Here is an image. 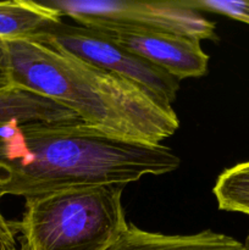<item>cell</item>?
I'll use <instances>...</instances> for the list:
<instances>
[{"label": "cell", "instance_id": "cell-15", "mask_svg": "<svg viewBox=\"0 0 249 250\" xmlns=\"http://www.w3.org/2000/svg\"><path fill=\"white\" fill-rule=\"evenodd\" d=\"M244 246H246L247 250H249V234H248V237H247L246 242H244Z\"/></svg>", "mask_w": 249, "mask_h": 250}, {"label": "cell", "instance_id": "cell-5", "mask_svg": "<svg viewBox=\"0 0 249 250\" xmlns=\"http://www.w3.org/2000/svg\"><path fill=\"white\" fill-rule=\"evenodd\" d=\"M33 42L131 81L166 109H173L180 81L122 48L98 29L60 22Z\"/></svg>", "mask_w": 249, "mask_h": 250}, {"label": "cell", "instance_id": "cell-4", "mask_svg": "<svg viewBox=\"0 0 249 250\" xmlns=\"http://www.w3.org/2000/svg\"><path fill=\"white\" fill-rule=\"evenodd\" d=\"M59 16L99 31L163 32L198 39H216V24L178 1L45 0Z\"/></svg>", "mask_w": 249, "mask_h": 250}, {"label": "cell", "instance_id": "cell-2", "mask_svg": "<svg viewBox=\"0 0 249 250\" xmlns=\"http://www.w3.org/2000/svg\"><path fill=\"white\" fill-rule=\"evenodd\" d=\"M5 43L12 85L59 103L110 136L158 146L180 126L175 110L131 81L38 42Z\"/></svg>", "mask_w": 249, "mask_h": 250}, {"label": "cell", "instance_id": "cell-6", "mask_svg": "<svg viewBox=\"0 0 249 250\" xmlns=\"http://www.w3.org/2000/svg\"><path fill=\"white\" fill-rule=\"evenodd\" d=\"M99 31V29H98ZM116 44L173 76L178 81L205 76L209 55L200 39L163 32L100 31Z\"/></svg>", "mask_w": 249, "mask_h": 250}, {"label": "cell", "instance_id": "cell-13", "mask_svg": "<svg viewBox=\"0 0 249 250\" xmlns=\"http://www.w3.org/2000/svg\"><path fill=\"white\" fill-rule=\"evenodd\" d=\"M0 250H34L24 237L16 234L15 239H5L0 237Z\"/></svg>", "mask_w": 249, "mask_h": 250}, {"label": "cell", "instance_id": "cell-7", "mask_svg": "<svg viewBox=\"0 0 249 250\" xmlns=\"http://www.w3.org/2000/svg\"><path fill=\"white\" fill-rule=\"evenodd\" d=\"M107 250H247L244 243L210 229L195 234H161L128 225Z\"/></svg>", "mask_w": 249, "mask_h": 250}, {"label": "cell", "instance_id": "cell-9", "mask_svg": "<svg viewBox=\"0 0 249 250\" xmlns=\"http://www.w3.org/2000/svg\"><path fill=\"white\" fill-rule=\"evenodd\" d=\"M78 119L71 110L49 98L20 87L0 89V127L11 121H61Z\"/></svg>", "mask_w": 249, "mask_h": 250}, {"label": "cell", "instance_id": "cell-12", "mask_svg": "<svg viewBox=\"0 0 249 250\" xmlns=\"http://www.w3.org/2000/svg\"><path fill=\"white\" fill-rule=\"evenodd\" d=\"M11 73H10L9 54L5 41L0 39V89L11 87Z\"/></svg>", "mask_w": 249, "mask_h": 250}, {"label": "cell", "instance_id": "cell-11", "mask_svg": "<svg viewBox=\"0 0 249 250\" xmlns=\"http://www.w3.org/2000/svg\"><path fill=\"white\" fill-rule=\"evenodd\" d=\"M181 2L194 11L225 15L249 24V0H181Z\"/></svg>", "mask_w": 249, "mask_h": 250}, {"label": "cell", "instance_id": "cell-8", "mask_svg": "<svg viewBox=\"0 0 249 250\" xmlns=\"http://www.w3.org/2000/svg\"><path fill=\"white\" fill-rule=\"evenodd\" d=\"M62 22V17L41 1H0V39L34 41Z\"/></svg>", "mask_w": 249, "mask_h": 250}, {"label": "cell", "instance_id": "cell-1", "mask_svg": "<svg viewBox=\"0 0 249 250\" xmlns=\"http://www.w3.org/2000/svg\"><path fill=\"white\" fill-rule=\"evenodd\" d=\"M181 160L163 144L110 136L80 119L11 121L0 127V198H28L70 188L124 187L175 171Z\"/></svg>", "mask_w": 249, "mask_h": 250}, {"label": "cell", "instance_id": "cell-14", "mask_svg": "<svg viewBox=\"0 0 249 250\" xmlns=\"http://www.w3.org/2000/svg\"><path fill=\"white\" fill-rule=\"evenodd\" d=\"M0 237L5 239H15L16 238V233L12 229L11 222L7 221L2 215L1 210H0Z\"/></svg>", "mask_w": 249, "mask_h": 250}, {"label": "cell", "instance_id": "cell-10", "mask_svg": "<svg viewBox=\"0 0 249 250\" xmlns=\"http://www.w3.org/2000/svg\"><path fill=\"white\" fill-rule=\"evenodd\" d=\"M220 210L249 216V161L225 170L214 186Z\"/></svg>", "mask_w": 249, "mask_h": 250}, {"label": "cell", "instance_id": "cell-3", "mask_svg": "<svg viewBox=\"0 0 249 250\" xmlns=\"http://www.w3.org/2000/svg\"><path fill=\"white\" fill-rule=\"evenodd\" d=\"M124 187L70 188L26 199L15 233L34 250H107L127 229Z\"/></svg>", "mask_w": 249, "mask_h": 250}]
</instances>
